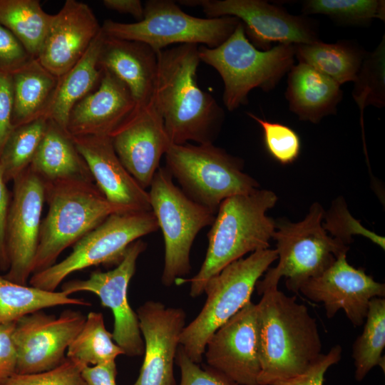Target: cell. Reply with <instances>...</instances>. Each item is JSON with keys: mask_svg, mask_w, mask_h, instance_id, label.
<instances>
[{"mask_svg": "<svg viewBox=\"0 0 385 385\" xmlns=\"http://www.w3.org/2000/svg\"><path fill=\"white\" fill-rule=\"evenodd\" d=\"M44 184L48 210L41 221L32 274L56 264L65 249L111 214L127 212L111 203L93 181L65 180Z\"/></svg>", "mask_w": 385, "mask_h": 385, "instance_id": "4", "label": "cell"}, {"mask_svg": "<svg viewBox=\"0 0 385 385\" xmlns=\"http://www.w3.org/2000/svg\"><path fill=\"white\" fill-rule=\"evenodd\" d=\"M324 229L344 244L348 245L352 240V235H361L371 240L383 250L385 247L384 237L367 230L349 213L346 204L342 197L335 199L330 209L324 212Z\"/></svg>", "mask_w": 385, "mask_h": 385, "instance_id": "37", "label": "cell"}, {"mask_svg": "<svg viewBox=\"0 0 385 385\" xmlns=\"http://www.w3.org/2000/svg\"><path fill=\"white\" fill-rule=\"evenodd\" d=\"M86 318L79 311L66 309L58 317L38 310L19 319L13 332L16 374L39 373L61 365Z\"/></svg>", "mask_w": 385, "mask_h": 385, "instance_id": "14", "label": "cell"}, {"mask_svg": "<svg viewBox=\"0 0 385 385\" xmlns=\"http://www.w3.org/2000/svg\"><path fill=\"white\" fill-rule=\"evenodd\" d=\"M362 333L352 347L355 365V378L361 381L370 370L379 366L384 370L385 299L374 297L369 304Z\"/></svg>", "mask_w": 385, "mask_h": 385, "instance_id": "32", "label": "cell"}, {"mask_svg": "<svg viewBox=\"0 0 385 385\" xmlns=\"http://www.w3.org/2000/svg\"><path fill=\"white\" fill-rule=\"evenodd\" d=\"M304 14H322L337 24L367 26L375 19H385L384 0H306L302 1Z\"/></svg>", "mask_w": 385, "mask_h": 385, "instance_id": "34", "label": "cell"}, {"mask_svg": "<svg viewBox=\"0 0 385 385\" xmlns=\"http://www.w3.org/2000/svg\"><path fill=\"white\" fill-rule=\"evenodd\" d=\"M122 164L145 190L172 145L155 98L135 109L109 136Z\"/></svg>", "mask_w": 385, "mask_h": 385, "instance_id": "18", "label": "cell"}, {"mask_svg": "<svg viewBox=\"0 0 385 385\" xmlns=\"http://www.w3.org/2000/svg\"><path fill=\"white\" fill-rule=\"evenodd\" d=\"M48 119L40 118L14 128L0 155L6 183L31 164L46 130Z\"/></svg>", "mask_w": 385, "mask_h": 385, "instance_id": "33", "label": "cell"}, {"mask_svg": "<svg viewBox=\"0 0 385 385\" xmlns=\"http://www.w3.org/2000/svg\"><path fill=\"white\" fill-rule=\"evenodd\" d=\"M256 304L260 371L258 385H273L305 372L322 354L315 319L296 297L273 287Z\"/></svg>", "mask_w": 385, "mask_h": 385, "instance_id": "2", "label": "cell"}, {"mask_svg": "<svg viewBox=\"0 0 385 385\" xmlns=\"http://www.w3.org/2000/svg\"><path fill=\"white\" fill-rule=\"evenodd\" d=\"M277 200L274 192L260 189L223 200L207 234V250L200 270L193 277L175 283L190 282V295L199 297L207 282L227 265L247 253L269 248L276 222L266 213Z\"/></svg>", "mask_w": 385, "mask_h": 385, "instance_id": "3", "label": "cell"}, {"mask_svg": "<svg viewBox=\"0 0 385 385\" xmlns=\"http://www.w3.org/2000/svg\"><path fill=\"white\" fill-rule=\"evenodd\" d=\"M53 16L43 11L38 0H0V24L37 58Z\"/></svg>", "mask_w": 385, "mask_h": 385, "instance_id": "30", "label": "cell"}, {"mask_svg": "<svg viewBox=\"0 0 385 385\" xmlns=\"http://www.w3.org/2000/svg\"><path fill=\"white\" fill-rule=\"evenodd\" d=\"M342 352L341 346L336 345L328 353L322 354L302 374L273 385H323L325 372L341 359Z\"/></svg>", "mask_w": 385, "mask_h": 385, "instance_id": "41", "label": "cell"}, {"mask_svg": "<svg viewBox=\"0 0 385 385\" xmlns=\"http://www.w3.org/2000/svg\"><path fill=\"white\" fill-rule=\"evenodd\" d=\"M59 305L90 306L91 304L62 291L48 292L19 284L0 274V324L16 322L31 312Z\"/></svg>", "mask_w": 385, "mask_h": 385, "instance_id": "29", "label": "cell"}, {"mask_svg": "<svg viewBox=\"0 0 385 385\" xmlns=\"http://www.w3.org/2000/svg\"><path fill=\"white\" fill-rule=\"evenodd\" d=\"M324 212L319 202H314L299 222L275 221L272 238L276 240L279 261L257 281L255 287L259 294L278 287L283 277L288 290L297 292L304 282L322 273L340 254L347 252L349 247L324 229Z\"/></svg>", "mask_w": 385, "mask_h": 385, "instance_id": "6", "label": "cell"}, {"mask_svg": "<svg viewBox=\"0 0 385 385\" xmlns=\"http://www.w3.org/2000/svg\"><path fill=\"white\" fill-rule=\"evenodd\" d=\"M200 61L215 68L224 83L223 103L230 111L248 102L257 88L274 89L294 66V45L277 44L257 48L247 38L241 22L231 36L215 48L198 47Z\"/></svg>", "mask_w": 385, "mask_h": 385, "instance_id": "5", "label": "cell"}, {"mask_svg": "<svg viewBox=\"0 0 385 385\" xmlns=\"http://www.w3.org/2000/svg\"><path fill=\"white\" fill-rule=\"evenodd\" d=\"M295 58L332 79L339 86L354 81L367 52L349 41L294 45Z\"/></svg>", "mask_w": 385, "mask_h": 385, "instance_id": "28", "label": "cell"}, {"mask_svg": "<svg viewBox=\"0 0 385 385\" xmlns=\"http://www.w3.org/2000/svg\"><path fill=\"white\" fill-rule=\"evenodd\" d=\"M257 304L248 302L207 341V366L238 384L258 385L260 371Z\"/></svg>", "mask_w": 385, "mask_h": 385, "instance_id": "16", "label": "cell"}, {"mask_svg": "<svg viewBox=\"0 0 385 385\" xmlns=\"http://www.w3.org/2000/svg\"><path fill=\"white\" fill-rule=\"evenodd\" d=\"M6 239L9 268L4 275L26 284L32 274L45 202V184L29 166L14 180Z\"/></svg>", "mask_w": 385, "mask_h": 385, "instance_id": "15", "label": "cell"}, {"mask_svg": "<svg viewBox=\"0 0 385 385\" xmlns=\"http://www.w3.org/2000/svg\"><path fill=\"white\" fill-rule=\"evenodd\" d=\"M299 292L322 302L329 319L343 309L351 324L359 327L364 323L370 300L384 297L385 284L366 274L364 268L351 265L343 252L322 273L304 282Z\"/></svg>", "mask_w": 385, "mask_h": 385, "instance_id": "17", "label": "cell"}, {"mask_svg": "<svg viewBox=\"0 0 385 385\" xmlns=\"http://www.w3.org/2000/svg\"><path fill=\"white\" fill-rule=\"evenodd\" d=\"M287 77L285 98L299 120L318 123L337 113L343 91L332 79L301 62L291 68Z\"/></svg>", "mask_w": 385, "mask_h": 385, "instance_id": "24", "label": "cell"}, {"mask_svg": "<svg viewBox=\"0 0 385 385\" xmlns=\"http://www.w3.org/2000/svg\"><path fill=\"white\" fill-rule=\"evenodd\" d=\"M29 167L44 183L65 180L93 181L72 136L50 119Z\"/></svg>", "mask_w": 385, "mask_h": 385, "instance_id": "25", "label": "cell"}, {"mask_svg": "<svg viewBox=\"0 0 385 385\" xmlns=\"http://www.w3.org/2000/svg\"><path fill=\"white\" fill-rule=\"evenodd\" d=\"M101 31V26L87 4L66 0L53 16L37 59L59 78L77 63Z\"/></svg>", "mask_w": 385, "mask_h": 385, "instance_id": "20", "label": "cell"}, {"mask_svg": "<svg viewBox=\"0 0 385 385\" xmlns=\"http://www.w3.org/2000/svg\"><path fill=\"white\" fill-rule=\"evenodd\" d=\"M98 66L125 85L135 101L134 110L146 106L153 98L158 71V53L147 44L115 38L103 34Z\"/></svg>", "mask_w": 385, "mask_h": 385, "instance_id": "23", "label": "cell"}, {"mask_svg": "<svg viewBox=\"0 0 385 385\" xmlns=\"http://www.w3.org/2000/svg\"><path fill=\"white\" fill-rule=\"evenodd\" d=\"M135 107L125 85L110 72L102 70L98 87L71 111L66 129L72 136H110L131 115Z\"/></svg>", "mask_w": 385, "mask_h": 385, "instance_id": "22", "label": "cell"}, {"mask_svg": "<svg viewBox=\"0 0 385 385\" xmlns=\"http://www.w3.org/2000/svg\"><path fill=\"white\" fill-rule=\"evenodd\" d=\"M6 184L0 163V270L2 272H7L10 265L6 247V230L11 199Z\"/></svg>", "mask_w": 385, "mask_h": 385, "instance_id": "44", "label": "cell"}, {"mask_svg": "<svg viewBox=\"0 0 385 385\" xmlns=\"http://www.w3.org/2000/svg\"><path fill=\"white\" fill-rule=\"evenodd\" d=\"M159 226L151 210L116 212L73 245L62 261L31 274L30 286L54 292L69 274L92 266H117L129 245Z\"/></svg>", "mask_w": 385, "mask_h": 385, "instance_id": "11", "label": "cell"}, {"mask_svg": "<svg viewBox=\"0 0 385 385\" xmlns=\"http://www.w3.org/2000/svg\"><path fill=\"white\" fill-rule=\"evenodd\" d=\"M175 362L180 371L179 385H239L208 366L202 369L186 355L181 346L178 349Z\"/></svg>", "mask_w": 385, "mask_h": 385, "instance_id": "39", "label": "cell"}, {"mask_svg": "<svg viewBox=\"0 0 385 385\" xmlns=\"http://www.w3.org/2000/svg\"><path fill=\"white\" fill-rule=\"evenodd\" d=\"M72 138L96 185L111 203L127 212L151 210L148 192L122 164L109 136L80 135Z\"/></svg>", "mask_w": 385, "mask_h": 385, "instance_id": "21", "label": "cell"}, {"mask_svg": "<svg viewBox=\"0 0 385 385\" xmlns=\"http://www.w3.org/2000/svg\"><path fill=\"white\" fill-rule=\"evenodd\" d=\"M11 75L0 73V155L14 130Z\"/></svg>", "mask_w": 385, "mask_h": 385, "instance_id": "43", "label": "cell"}, {"mask_svg": "<svg viewBox=\"0 0 385 385\" xmlns=\"http://www.w3.org/2000/svg\"><path fill=\"white\" fill-rule=\"evenodd\" d=\"M240 22L232 16L195 17L173 1L149 0L144 4L142 20L128 24L107 19L101 29L108 36L145 43L158 53L173 44L215 48L231 36Z\"/></svg>", "mask_w": 385, "mask_h": 385, "instance_id": "9", "label": "cell"}, {"mask_svg": "<svg viewBox=\"0 0 385 385\" xmlns=\"http://www.w3.org/2000/svg\"><path fill=\"white\" fill-rule=\"evenodd\" d=\"M125 354L113 342L112 334L106 328L101 312L88 314L83 326L67 349L66 357L83 366L102 365L115 361Z\"/></svg>", "mask_w": 385, "mask_h": 385, "instance_id": "31", "label": "cell"}, {"mask_svg": "<svg viewBox=\"0 0 385 385\" xmlns=\"http://www.w3.org/2000/svg\"><path fill=\"white\" fill-rule=\"evenodd\" d=\"M247 115L262 128L264 143L271 157L282 165L291 164L297 159L301 150V140L292 128L260 118L250 112Z\"/></svg>", "mask_w": 385, "mask_h": 385, "instance_id": "36", "label": "cell"}, {"mask_svg": "<svg viewBox=\"0 0 385 385\" xmlns=\"http://www.w3.org/2000/svg\"><path fill=\"white\" fill-rule=\"evenodd\" d=\"M14 128L46 118L51 105L58 77L33 58L11 74Z\"/></svg>", "mask_w": 385, "mask_h": 385, "instance_id": "26", "label": "cell"}, {"mask_svg": "<svg viewBox=\"0 0 385 385\" xmlns=\"http://www.w3.org/2000/svg\"><path fill=\"white\" fill-rule=\"evenodd\" d=\"M84 367L66 357L61 365L49 371L14 374L3 385H87L82 376Z\"/></svg>", "mask_w": 385, "mask_h": 385, "instance_id": "38", "label": "cell"}, {"mask_svg": "<svg viewBox=\"0 0 385 385\" xmlns=\"http://www.w3.org/2000/svg\"><path fill=\"white\" fill-rule=\"evenodd\" d=\"M33 58L14 34L0 24V73L11 75Z\"/></svg>", "mask_w": 385, "mask_h": 385, "instance_id": "40", "label": "cell"}, {"mask_svg": "<svg viewBox=\"0 0 385 385\" xmlns=\"http://www.w3.org/2000/svg\"><path fill=\"white\" fill-rule=\"evenodd\" d=\"M352 97L357 103L363 123L366 107L385 106V36L374 51L366 54L354 81Z\"/></svg>", "mask_w": 385, "mask_h": 385, "instance_id": "35", "label": "cell"}, {"mask_svg": "<svg viewBox=\"0 0 385 385\" xmlns=\"http://www.w3.org/2000/svg\"><path fill=\"white\" fill-rule=\"evenodd\" d=\"M141 239L131 243L122 261L107 272L94 271L86 279H73L64 282L61 291L67 295L78 292L96 294L101 305L111 309L114 317L113 339L130 356L144 353V342L135 313L129 304L128 288L135 274L137 260L146 249Z\"/></svg>", "mask_w": 385, "mask_h": 385, "instance_id": "13", "label": "cell"}, {"mask_svg": "<svg viewBox=\"0 0 385 385\" xmlns=\"http://www.w3.org/2000/svg\"><path fill=\"white\" fill-rule=\"evenodd\" d=\"M103 38L101 31L83 57L66 73L58 78L51 105L46 114L50 119L66 129L68 115L73 106L96 90L102 76L98 56Z\"/></svg>", "mask_w": 385, "mask_h": 385, "instance_id": "27", "label": "cell"}, {"mask_svg": "<svg viewBox=\"0 0 385 385\" xmlns=\"http://www.w3.org/2000/svg\"><path fill=\"white\" fill-rule=\"evenodd\" d=\"M144 359L133 385H176L173 365L186 314L182 308L147 301L137 310Z\"/></svg>", "mask_w": 385, "mask_h": 385, "instance_id": "19", "label": "cell"}, {"mask_svg": "<svg viewBox=\"0 0 385 385\" xmlns=\"http://www.w3.org/2000/svg\"><path fill=\"white\" fill-rule=\"evenodd\" d=\"M274 249L251 253L224 267L205 284V303L198 315L183 329L180 345L195 363L201 362L213 333L248 302L259 279L277 260Z\"/></svg>", "mask_w": 385, "mask_h": 385, "instance_id": "8", "label": "cell"}, {"mask_svg": "<svg viewBox=\"0 0 385 385\" xmlns=\"http://www.w3.org/2000/svg\"><path fill=\"white\" fill-rule=\"evenodd\" d=\"M151 211L164 245L163 285L170 287L191 270L190 254L200 231L211 226L215 214L188 197L164 167L154 175L148 192Z\"/></svg>", "mask_w": 385, "mask_h": 385, "instance_id": "10", "label": "cell"}, {"mask_svg": "<svg viewBox=\"0 0 385 385\" xmlns=\"http://www.w3.org/2000/svg\"><path fill=\"white\" fill-rule=\"evenodd\" d=\"M165 168L182 191L195 202L216 212L225 199L257 190L256 180L243 172V160L209 144H172Z\"/></svg>", "mask_w": 385, "mask_h": 385, "instance_id": "7", "label": "cell"}, {"mask_svg": "<svg viewBox=\"0 0 385 385\" xmlns=\"http://www.w3.org/2000/svg\"><path fill=\"white\" fill-rule=\"evenodd\" d=\"M117 369L115 362L97 366H86L82 376L87 385H116Z\"/></svg>", "mask_w": 385, "mask_h": 385, "instance_id": "45", "label": "cell"}, {"mask_svg": "<svg viewBox=\"0 0 385 385\" xmlns=\"http://www.w3.org/2000/svg\"><path fill=\"white\" fill-rule=\"evenodd\" d=\"M103 5L108 9L133 16L138 21L144 16V6L139 0H104Z\"/></svg>", "mask_w": 385, "mask_h": 385, "instance_id": "46", "label": "cell"}, {"mask_svg": "<svg viewBox=\"0 0 385 385\" xmlns=\"http://www.w3.org/2000/svg\"><path fill=\"white\" fill-rule=\"evenodd\" d=\"M15 324H0V385L16 374L17 351L13 339Z\"/></svg>", "mask_w": 385, "mask_h": 385, "instance_id": "42", "label": "cell"}, {"mask_svg": "<svg viewBox=\"0 0 385 385\" xmlns=\"http://www.w3.org/2000/svg\"><path fill=\"white\" fill-rule=\"evenodd\" d=\"M180 4L200 6L207 18L232 16L243 25L249 41L266 51L277 44H309L319 41L313 21L296 16L263 0H183Z\"/></svg>", "mask_w": 385, "mask_h": 385, "instance_id": "12", "label": "cell"}, {"mask_svg": "<svg viewBox=\"0 0 385 385\" xmlns=\"http://www.w3.org/2000/svg\"><path fill=\"white\" fill-rule=\"evenodd\" d=\"M198 47L177 45L158 53L154 98L172 144L213 143L225 119L216 100L198 85Z\"/></svg>", "mask_w": 385, "mask_h": 385, "instance_id": "1", "label": "cell"}]
</instances>
